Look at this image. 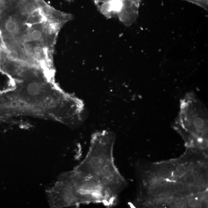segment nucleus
Masks as SVG:
<instances>
[{"mask_svg":"<svg viewBox=\"0 0 208 208\" xmlns=\"http://www.w3.org/2000/svg\"><path fill=\"white\" fill-rule=\"evenodd\" d=\"M176 204H177V203H176V201H174V200L171 201L170 203V206L173 207L176 206Z\"/></svg>","mask_w":208,"mask_h":208,"instance_id":"6ab92c4d","label":"nucleus"},{"mask_svg":"<svg viewBox=\"0 0 208 208\" xmlns=\"http://www.w3.org/2000/svg\"><path fill=\"white\" fill-rule=\"evenodd\" d=\"M2 61V56L1 55V54H0V63H1V61Z\"/></svg>","mask_w":208,"mask_h":208,"instance_id":"b1692460","label":"nucleus"},{"mask_svg":"<svg viewBox=\"0 0 208 208\" xmlns=\"http://www.w3.org/2000/svg\"><path fill=\"white\" fill-rule=\"evenodd\" d=\"M185 182L188 185L191 186L193 185L196 181V178L193 174H188L185 177Z\"/></svg>","mask_w":208,"mask_h":208,"instance_id":"1a4fd4ad","label":"nucleus"},{"mask_svg":"<svg viewBox=\"0 0 208 208\" xmlns=\"http://www.w3.org/2000/svg\"><path fill=\"white\" fill-rule=\"evenodd\" d=\"M141 0H123L122 7L117 17L126 26H129L137 20L138 9Z\"/></svg>","mask_w":208,"mask_h":208,"instance_id":"20e7f679","label":"nucleus"},{"mask_svg":"<svg viewBox=\"0 0 208 208\" xmlns=\"http://www.w3.org/2000/svg\"><path fill=\"white\" fill-rule=\"evenodd\" d=\"M173 188L175 191L177 192H181L183 191L184 189L185 186L184 184L181 182H177L174 184Z\"/></svg>","mask_w":208,"mask_h":208,"instance_id":"9d476101","label":"nucleus"},{"mask_svg":"<svg viewBox=\"0 0 208 208\" xmlns=\"http://www.w3.org/2000/svg\"><path fill=\"white\" fill-rule=\"evenodd\" d=\"M41 55L40 53H34L33 55V58L35 60H39L41 58Z\"/></svg>","mask_w":208,"mask_h":208,"instance_id":"f3484780","label":"nucleus"},{"mask_svg":"<svg viewBox=\"0 0 208 208\" xmlns=\"http://www.w3.org/2000/svg\"><path fill=\"white\" fill-rule=\"evenodd\" d=\"M25 104L24 103H21L20 104V106L21 107H23L24 106Z\"/></svg>","mask_w":208,"mask_h":208,"instance_id":"412c9836","label":"nucleus"},{"mask_svg":"<svg viewBox=\"0 0 208 208\" xmlns=\"http://www.w3.org/2000/svg\"><path fill=\"white\" fill-rule=\"evenodd\" d=\"M149 183L150 186L154 187L157 185L158 182L155 178H152L149 180Z\"/></svg>","mask_w":208,"mask_h":208,"instance_id":"dca6fc26","label":"nucleus"},{"mask_svg":"<svg viewBox=\"0 0 208 208\" xmlns=\"http://www.w3.org/2000/svg\"><path fill=\"white\" fill-rule=\"evenodd\" d=\"M199 201L195 199H191L188 201V205L191 207H195L199 205Z\"/></svg>","mask_w":208,"mask_h":208,"instance_id":"4468645a","label":"nucleus"},{"mask_svg":"<svg viewBox=\"0 0 208 208\" xmlns=\"http://www.w3.org/2000/svg\"><path fill=\"white\" fill-rule=\"evenodd\" d=\"M5 27L7 31L10 33L15 32L17 29V25L16 23L12 20L7 22L5 24Z\"/></svg>","mask_w":208,"mask_h":208,"instance_id":"0eeeda50","label":"nucleus"},{"mask_svg":"<svg viewBox=\"0 0 208 208\" xmlns=\"http://www.w3.org/2000/svg\"><path fill=\"white\" fill-rule=\"evenodd\" d=\"M115 140V135L113 132L103 130L94 133L91 136L87 155L74 169L82 175L96 176L107 166L114 163Z\"/></svg>","mask_w":208,"mask_h":208,"instance_id":"f03ea898","label":"nucleus"},{"mask_svg":"<svg viewBox=\"0 0 208 208\" xmlns=\"http://www.w3.org/2000/svg\"><path fill=\"white\" fill-rule=\"evenodd\" d=\"M17 105H18V103H17V102H15V101H13V102H12L11 103V105L12 107H13V108H16L17 106Z\"/></svg>","mask_w":208,"mask_h":208,"instance_id":"aec40b11","label":"nucleus"},{"mask_svg":"<svg viewBox=\"0 0 208 208\" xmlns=\"http://www.w3.org/2000/svg\"><path fill=\"white\" fill-rule=\"evenodd\" d=\"M67 1L69 2V3H71V2L74 1L75 0H67Z\"/></svg>","mask_w":208,"mask_h":208,"instance_id":"5701e85b","label":"nucleus"},{"mask_svg":"<svg viewBox=\"0 0 208 208\" xmlns=\"http://www.w3.org/2000/svg\"><path fill=\"white\" fill-rule=\"evenodd\" d=\"M0 50L3 53L7 54L10 51L9 46L7 43L2 42L0 44Z\"/></svg>","mask_w":208,"mask_h":208,"instance_id":"f8f14e48","label":"nucleus"},{"mask_svg":"<svg viewBox=\"0 0 208 208\" xmlns=\"http://www.w3.org/2000/svg\"><path fill=\"white\" fill-rule=\"evenodd\" d=\"M187 1L196 3L197 4L202 5L203 7L204 6L206 7V5L207 4V0H187Z\"/></svg>","mask_w":208,"mask_h":208,"instance_id":"ddd939ff","label":"nucleus"},{"mask_svg":"<svg viewBox=\"0 0 208 208\" xmlns=\"http://www.w3.org/2000/svg\"><path fill=\"white\" fill-rule=\"evenodd\" d=\"M38 7L37 0H35V2L32 0H27L24 3L23 8L27 14L30 15L34 14L36 11Z\"/></svg>","mask_w":208,"mask_h":208,"instance_id":"39448f33","label":"nucleus"},{"mask_svg":"<svg viewBox=\"0 0 208 208\" xmlns=\"http://www.w3.org/2000/svg\"><path fill=\"white\" fill-rule=\"evenodd\" d=\"M96 176L106 192L116 202L118 196L125 184V181L115 163L105 168Z\"/></svg>","mask_w":208,"mask_h":208,"instance_id":"7ed1b4c3","label":"nucleus"},{"mask_svg":"<svg viewBox=\"0 0 208 208\" xmlns=\"http://www.w3.org/2000/svg\"><path fill=\"white\" fill-rule=\"evenodd\" d=\"M7 57L8 60L11 62H15L18 60V55L17 52L15 50L10 51L7 53Z\"/></svg>","mask_w":208,"mask_h":208,"instance_id":"6e6552de","label":"nucleus"},{"mask_svg":"<svg viewBox=\"0 0 208 208\" xmlns=\"http://www.w3.org/2000/svg\"><path fill=\"white\" fill-rule=\"evenodd\" d=\"M191 150H192L193 152H195L196 151V149L195 148H193V149H192Z\"/></svg>","mask_w":208,"mask_h":208,"instance_id":"4be33fe9","label":"nucleus"},{"mask_svg":"<svg viewBox=\"0 0 208 208\" xmlns=\"http://www.w3.org/2000/svg\"><path fill=\"white\" fill-rule=\"evenodd\" d=\"M27 90H28V93L30 95H38L40 91V86L36 83H31L28 85Z\"/></svg>","mask_w":208,"mask_h":208,"instance_id":"423d86ee","label":"nucleus"},{"mask_svg":"<svg viewBox=\"0 0 208 208\" xmlns=\"http://www.w3.org/2000/svg\"><path fill=\"white\" fill-rule=\"evenodd\" d=\"M91 1L93 2L94 4H95L96 6H98L103 3L109 2L111 0H91Z\"/></svg>","mask_w":208,"mask_h":208,"instance_id":"2eb2a0df","label":"nucleus"},{"mask_svg":"<svg viewBox=\"0 0 208 208\" xmlns=\"http://www.w3.org/2000/svg\"><path fill=\"white\" fill-rule=\"evenodd\" d=\"M59 176L65 182L78 206L100 203L111 207L116 203L104 190L97 176L82 175L73 169Z\"/></svg>","mask_w":208,"mask_h":208,"instance_id":"f257e3e1","label":"nucleus"},{"mask_svg":"<svg viewBox=\"0 0 208 208\" xmlns=\"http://www.w3.org/2000/svg\"><path fill=\"white\" fill-rule=\"evenodd\" d=\"M42 36V32L40 30H35L31 32V37L33 40H38L41 38Z\"/></svg>","mask_w":208,"mask_h":208,"instance_id":"9b49d317","label":"nucleus"},{"mask_svg":"<svg viewBox=\"0 0 208 208\" xmlns=\"http://www.w3.org/2000/svg\"><path fill=\"white\" fill-rule=\"evenodd\" d=\"M34 53L41 54V53L42 52V49L41 47L39 46H36L34 49Z\"/></svg>","mask_w":208,"mask_h":208,"instance_id":"a211bd4d","label":"nucleus"}]
</instances>
